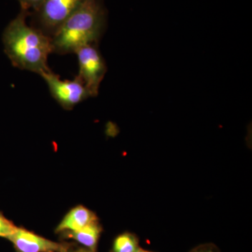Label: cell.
Returning a JSON list of instances; mask_svg holds the SVG:
<instances>
[{
  "mask_svg": "<svg viewBox=\"0 0 252 252\" xmlns=\"http://www.w3.org/2000/svg\"><path fill=\"white\" fill-rule=\"evenodd\" d=\"M28 15L21 10L7 25L3 32V46L5 54L15 67L40 76L51 70L47 63L49 55L53 53L51 39L28 24Z\"/></svg>",
  "mask_w": 252,
  "mask_h": 252,
  "instance_id": "1",
  "label": "cell"
},
{
  "mask_svg": "<svg viewBox=\"0 0 252 252\" xmlns=\"http://www.w3.org/2000/svg\"><path fill=\"white\" fill-rule=\"evenodd\" d=\"M107 10L102 0H87L51 38L53 53L75 54L88 45H97L107 27Z\"/></svg>",
  "mask_w": 252,
  "mask_h": 252,
  "instance_id": "2",
  "label": "cell"
},
{
  "mask_svg": "<svg viewBox=\"0 0 252 252\" xmlns=\"http://www.w3.org/2000/svg\"><path fill=\"white\" fill-rule=\"evenodd\" d=\"M87 0H44L33 12V27L52 38L63 23L84 5Z\"/></svg>",
  "mask_w": 252,
  "mask_h": 252,
  "instance_id": "3",
  "label": "cell"
},
{
  "mask_svg": "<svg viewBox=\"0 0 252 252\" xmlns=\"http://www.w3.org/2000/svg\"><path fill=\"white\" fill-rule=\"evenodd\" d=\"M77 55L79 78L90 93L91 97L98 94L99 86L107 71V64L97 45L81 47L75 52Z\"/></svg>",
  "mask_w": 252,
  "mask_h": 252,
  "instance_id": "4",
  "label": "cell"
},
{
  "mask_svg": "<svg viewBox=\"0 0 252 252\" xmlns=\"http://www.w3.org/2000/svg\"><path fill=\"white\" fill-rule=\"evenodd\" d=\"M40 76L45 81L51 96L63 108L69 110L91 97L90 93L77 77L73 80H62L51 70Z\"/></svg>",
  "mask_w": 252,
  "mask_h": 252,
  "instance_id": "5",
  "label": "cell"
},
{
  "mask_svg": "<svg viewBox=\"0 0 252 252\" xmlns=\"http://www.w3.org/2000/svg\"><path fill=\"white\" fill-rule=\"evenodd\" d=\"M18 252H68L69 245L56 243L22 228H17L7 238Z\"/></svg>",
  "mask_w": 252,
  "mask_h": 252,
  "instance_id": "6",
  "label": "cell"
},
{
  "mask_svg": "<svg viewBox=\"0 0 252 252\" xmlns=\"http://www.w3.org/2000/svg\"><path fill=\"white\" fill-rule=\"evenodd\" d=\"M94 222H97V218L94 212L85 207H76L68 212L58 225L56 232L76 231Z\"/></svg>",
  "mask_w": 252,
  "mask_h": 252,
  "instance_id": "7",
  "label": "cell"
},
{
  "mask_svg": "<svg viewBox=\"0 0 252 252\" xmlns=\"http://www.w3.org/2000/svg\"><path fill=\"white\" fill-rule=\"evenodd\" d=\"M102 228L98 222H94L76 231L64 232V236L72 239L93 252L96 251Z\"/></svg>",
  "mask_w": 252,
  "mask_h": 252,
  "instance_id": "8",
  "label": "cell"
},
{
  "mask_svg": "<svg viewBox=\"0 0 252 252\" xmlns=\"http://www.w3.org/2000/svg\"><path fill=\"white\" fill-rule=\"evenodd\" d=\"M138 249V241L135 235L126 233L114 240L113 252H135Z\"/></svg>",
  "mask_w": 252,
  "mask_h": 252,
  "instance_id": "9",
  "label": "cell"
},
{
  "mask_svg": "<svg viewBox=\"0 0 252 252\" xmlns=\"http://www.w3.org/2000/svg\"><path fill=\"white\" fill-rule=\"evenodd\" d=\"M18 227L12 221L8 220L0 212V237L7 238L9 235L13 234Z\"/></svg>",
  "mask_w": 252,
  "mask_h": 252,
  "instance_id": "10",
  "label": "cell"
},
{
  "mask_svg": "<svg viewBox=\"0 0 252 252\" xmlns=\"http://www.w3.org/2000/svg\"><path fill=\"white\" fill-rule=\"evenodd\" d=\"M18 1L21 5V10L29 14L30 11H32V13L36 11L44 0H18Z\"/></svg>",
  "mask_w": 252,
  "mask_h": 252,
  "instance_id": "11",
  "label": "cell"
},
{
  "mask_svg": "<svg viewBox=\"0 0 252 252\" xmlns=\"http://www.w3.org/2000/svg\"><path fill=\"white\" fill-rule=\"evenodd\" d=\"M72 252H95L91 251V250H89V249L85 248L78 249V250H74V251H73Z\"/></svg>",
  "mask_w": 252,
  "mask_h": 252,
  "instance_id": "12",
  "label": "cell"
},
{
  "mask_svg": "<svg viewBox=\"0 0 252 252\" xmlns=\"http://www.w3.org/2000/svg\"><path fill=\"white\" fill-rule=\"evenodd\" d=\"M135 252H152L146 251V250H142V249L138 248V249H137V251H136Z\"/></svg>",
  "mask_w": 252,
  "mask_h": 252,
  "instance_id": "13",
  "label": "cell"
},
{
  "mask_svg": "<svg viewBox=\"0 0 252 252\" xmlns=\"http://www.w3.org/2000/svg\"><path fill=\"white\" fill-rule=\"evenodd\" d=\"M210 252V251H200V252Z\"/></svg>",
  "mask_w": 252,
  "mask_h": 252,
  "instance_id": "14",
  "label": "cell"
}]
</instances>
